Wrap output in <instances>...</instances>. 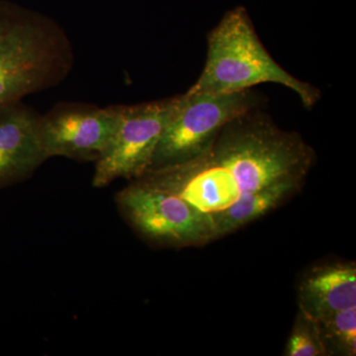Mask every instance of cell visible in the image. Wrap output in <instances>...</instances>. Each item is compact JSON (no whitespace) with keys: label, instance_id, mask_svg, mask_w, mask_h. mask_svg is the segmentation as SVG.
<instances>
[{"label":"cell","instance_id":"1","mask_svg":"<svg viewBox=\"0 0 356 356\" xmlns=\"http://www.w3.org/2000/svg\"><path fill=\"white\" fill-rule=\"evenodd\" d=\"M313 149L257 109L234 119L192 165L218 211L287 179H305Z\"/></svg>","mask_w":356,"mask_h":356},{"label":"cell","instance_id":"2","mask_svg":"<svg viewBox=\"0 0 356 356\" xmlns=\"http://www.w3.org/2000/svg\"><path fill=\"white\" fill-rule=\"evenodd\" d=\"M74 60L69 35L57 21L0 0V108L62 83Z\"/></svg>","mask_w":356,"mask_h":356},{"label":"cell","instance_id":"3","mask_svg":"<svg viewBox=\"0 0 356 356\" xmlns=\"http://www.w3.org/2000/svg\"><path fill=\"white\" fill-rule=\"evenodd\" d=\"M207 58L191 93H231L261 83H275L292 90L306 109L321 99V90L283 69L267 51L242 6L228 11L208 34Z\"/></svg>","mask_w":356,"mask_h":356},{"label":"cell","instance_id":"4","mask_svg":"<svg viewBox=\"0 0 356 356\" xmlns=\"http://www.w3.org/2000/svg\"><path fill=\"white\" fill-rule=\"evenodd\" d=\"M261 97L252 91L191 93L179 100L166 123L147 172L181 165L202 154L234 119L257 109Z\"/></svg>","mask_w":356,"mask_h":356},{"label":"cell","instance_id":"5","mask_svg":"<svg viewBox=\"0 0 356 356\" xmlns=\"http://www.w3.org/2000/svg\"><path fill=\"white\" fill-rule=\"evenodd\" d=\"M131 228L161 247H198L216 240L210 213L146 178L133 180L115 197Z\"/></svg>","mask_w":356,"mask_h":356},{"label":"cell","instance_id":"6","mask_svg":"<svg viewBox=\"0 0 356 356\" xmlns=\"http://www.w3.org/2000/svg\"><path fill=\"white\" fill-rule=\"evenodd\" d=\"M179 95L156 102L121 105L113 139L95 161L92 185L103 188L119 178L135 180L146 175L161 134Z\"/></svg>","mask_w":356,"mask_h":356},{"label":"cell","instance_id":"7","mask_svg":"<svg viewBox=\"0 0 356 356\" xmlns=\"http://www.w3.org/2000/svg\"><path fill=\"white\" fill-rule=\"evenodd\" d=\"M120 115L121 105L102 108L88 103H58L40 117V139L47 159L97 161L113 139Z\"/></svg>","mask_w":356,"mask_h":356},{"label":"cell","instance_id":"8","mask_svg":"<svg viewBox=\"0 0 356 356\" xmlns=\"http://www.w3.org/2000/svg\"><path fill=\"white\" fill-rule=\"evenodd\" d=\"M40 117L22 102L0 108V191L31 177L48 159L40 139Z\"/></svg>","mask_w":356,"mask_h":356},{"label":"cell","instance_id":"9","mask_svg":"<svg viewBox=\"0 0 356 356\" xmlns=\"http://www.w3.org/2000/svg\"><path fill=\"white\" fill-rule=\"evenodd\" d=\"M299 310L318 321L356 307L355 264L317 266L306 274L298 290Z\"/></svg>","mask_w":356,"mask_h":356},{"label":"cell","instance_id":"10","mask_svg":"<svg viewBox=\"0 0 356 356\" xmlns=\"http://www.w3.org/2000/svg\"><path fill=\"white\" fill-rule=\"evenodd\" d=\"M304 180L287 179L243 196L238 202L219 212L210 213L216 240L259 219L284 202L298 191Z\"/></svg>","mask_w":356,"mask_h":356},{"label":"cell","instance_id":"11","mask_svg":"<svg viewBox=\"0 0 356 356\" xmlns=\"http://www.w3.org/2000/svg\"><path fill=\"white\" fill-rule=\"evenodd\" d=\"M327 355H355L356 307L316 321Z\"/></svg>","mask_w":356,"mask_h":356},{"label":"cell","instance_id":"12","mask_svg":"<svg viewBox=\"0 0 356 356\" xmlns=\"http://www.w3.org/2000/svg\"><path fill=\"white\" fill-rule=\"evenodd\" d=\"M285 355L325 356L327 350L315 320L299 310L294 327L288 339Z\"/></svg>","mask_w":356,"mask_h":356}]
</instances>
